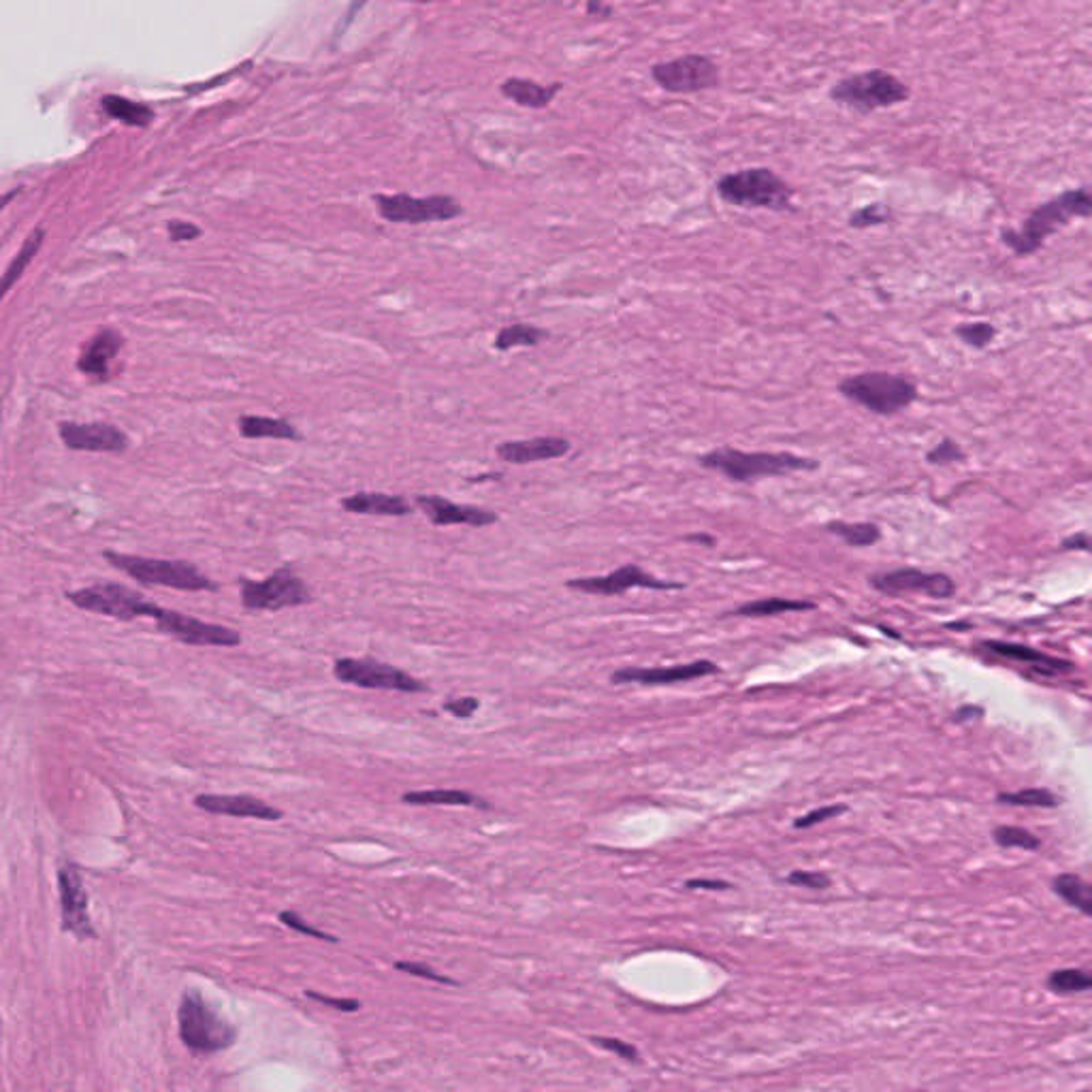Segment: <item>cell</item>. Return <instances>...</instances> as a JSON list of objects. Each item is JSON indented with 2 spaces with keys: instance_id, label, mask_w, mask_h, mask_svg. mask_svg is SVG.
Here are the masks:
<instances>
[{
  "instance_id": "obj_1",
  "label": "cell",
  "mask_w": 1092,
  "mask_h": 1092,
  "mask_svg": "<svg viewBox=\"0 0 1092 1092\" xmlns=\"http://www.w3.org/2000/svg\"><path fill=\"white\" fill-rule=\"evenodd\" d=\"M698 465L717 472L732 482L751 485L760 478L788 476L793 472H815L817 459L800 457L793 452H747L732 446H719L698 455Z\"/></svg>"
},
{
  "instance_id": "obj_2",
  "label": "cell",
  "mask_w": 1092,
  "mask_h": 1092,
  "mask_svg": "<svg viewBox=\"0 0 1092 1092\" xmlns=\"http://www.w3.org/2000/svg\"><path fill=\"white\" fill-rule=\"evenodd\" d=\"M717 196L723 203L745 209H769L775 214L796 211V188L769 167H747L721 176L715 182Z\"/></svg>"
},
{
  "instance_id": "obj_3",
  "label": "cell",
  "mask_w": 1092,
  "mask_h": 1092,
  "mask_svg": "<svg viewBox=\"0 0 1092 1092\" xmlns=\"http://www.w3.org/2000/svg\"><path fill=\"white\" fill-rule=\"evenodd\" d=\"M1088 216H1092V190H1067L1034 209L1018 231L1005 229L1001 233V241L1020 257H1027V254L1039 250L1045 237L1056 233L1071 218Z\"/></svg>"
},
{
  "instance_id": "obj_4",
  "label": "cell",
  "mask_w": 1092,
  "mask_h": 1092,
  "mask_svg": "<svg viewBox=\"0 0 1092 1092\" xmlns=\"http://www.w3.org/2000/svg\"><path fill=\"white\" fill-rule=\"evenodd\" d=\"M101 555L109 565H113V568L122 570L126 576H131L144 587L161 585V587L178 589V591H209V593H216L220 589L216 580H211L190 561L152 559L141 555H129V552H118L111 548H105Z\"/></svg>"
},
{
  "instance_id": "obj_5",
  "label": "cell",
  "mask_w": 1092,
  "mask_h": 1092,
  "mask_svg": "<svg viewBox=\"0 0 1092 1092\" xmlns=\"http://www.w3.org/2000/svg\"><path fill=\"white\" fill-rule=\"evenodd\" d=\"M847 402L867 408L877 417H895L917 400L915 382L901 374L862 372L839 380L836 385Z\"/></svg>"
},
{
  "instance_id": "obj_6",
  "label": "cell",
  "mask_w": 1092,
  "mask_h": 1092,
  "mask_svg": "<svg viewBox=\"0 0 1092 1092\" xmlns=\"http://www.w3.org/2000/svg\"><path fill=\"white\" fill-rule=\"evenodd\" d=\"M910 94V86L905 81L882 68L847 75L836 81L828 92L832 103L862 113V116L905 103Z\"/></svg>"
},
{
  "instance_id": "obj_7",
  "label": "cell",
  "mask_w": 1092,
  "mask_h": 1092,
  "mask_svg": "<svg viewBox=\"0 0 1092 1092\" xmlns=\"http://www.w3.org/2000/svg\"><path fill=\"white\" fill-rule=\"evenodd\" d=\"M178 1023L183 1045L194 1054L222 1052L237 1039V1029L229 1020H224L211 1010L207 1001L194 990L183 992L178 1010Z\"/></svg>"
},
{
  "instance_id": "obj_8",
  "label": "cell",
  "mask_w": 1092,
  "mask_h": 1092,
  "mask_svg": "<svg viewBox=\"0 0 1092 1092\" xmlns=\"http://www.w3.org/2000/svg\"><path fill=\"white\" fill-rule=\"evenodd\" d=\"M64 598L73 606H77L79 611L111 617L124 623L137 621L141 617L156 619L163 611L159 604L148 600L141 591L129 589L122 583H111V580L81 587L75 591H66Z\"/></svg>"
},
{
  "instance_id": "obj_9",
  "label": "cell",
  "mask_w": 1092,
  "mask_h": 1092,
  "mask_svg": "<svg viewBox=\"0 0 1092 1092\" xmlns=\"http://www.w3.org/2000/svg\"><path fill=\"white\" fill-rule=\"evenodd\" d=\"M241 606L248 613H278L293 606H305L314 600V593L305 580L295 574L291 565H282L263 580H239Z\"/></svg>"
},
{
  "instance_id": "obj_10",
  "label": "cell",
  "mask_w": 1092,
  "mask_h": 1092,
  "mask_svg": "<svg viewBox=\"0 0 1092 1092\" xmlns=\"http://www.w3.org/2000/svg\"><path fill=\"white\" fill-rule=\"evenodd\" d=\"M651 79L668 94H700L721 83L717 62L706 54H683L678 59L651 64Z\"/></svg>"
},
{
  "instance_id": "obj_11",
  "label": "cell",
  "mask_w": 1092,
  "mask_h": 1092,
  "mask_svg": "<svg viewBox=\"0 0 1092 1092\" xmlns=\"http://www.w3.org/2000/svg\"><path fill=\"white\" fill-rule=\"evenodd\" d=\"M374 203L378 214L389 222L402 224H423V222H448L463 216V205L455 196L431 194V196H413V194H376Z\"/></svg>"
},
{
  "instance_id": "obj_12",
  "label": "cell",
  "mask_w": 1092,
  "mask_h": 1092,
  "mask_svg": "<svg viewBox=\"0 0 1092 1092\" xmlns=\"http://www.w3.org/2000/svg\"><path fill=\"white\" fill-rule=\"evenodd\" d=\"M333 674L339 683L357 685L361 689H389L402 693H425L429 687L423 680L408 674L402 668L391 664H382L376 660H354L339 658L333 664Z\"/></svg>"
},
{
  "instance_id": "obj_13",
  "label": "cell",
  "mask_w": 1092,
  "mask_h": 1092,
  "mask_svg": "<svg viewBox=\"0 0 1092 1092\" xmlns=\"http://www.w3.org/2000/svg\"><path fill=\"white\" fill-rule=\"evenodd\" d=\"M156 630L188 647L233 649L244 643L241 641V634L231 628L216 626V623H207L178 611H165V608L156 617Z\"/></svg>"
},
{
  "instance_id": "obj_14",
  "label": "cell",
  "mask_w": 1092,
  "mask_h": 1092,
  "mask_svg": "<svg viewBox=\"0 0 1092 1092\" xmlns=\"http://www.w3.org/2000/svg\"><path fill=\"white\" fill-rule=\"evenodd\" d=\"M565 587L572 589V591L589 593V595H604V598H611V595H621V593H626L632 587L651 589V591H680V589H685L683 583H672V580L656 578L654 574H649L645 568H641V565H636V563L619 565V568L613 574H608V576H589V578L565 580Z\"/></svg>"
},
{
  "instance_id": "obj_15",
  "label": "cell",
  "mask_w": 1092,
  "mask_h": 1092,
  "mask_svg": "<svg viewBox=\"0 0 1092 1092\" xmlns=\"http://www.w3.org/2000/svg\"><path fill=\"white\" fill-rule=\"evenodd\" d=\"M59 890L62 907V930L75 934L79 941L96 939V930L90 919V901L83 888V879L73 862H62L59 867Z\"/></svg>"
},
{
  "instance_id": "obj_16",
  "label": "cell",
  "mask_w": 1092,
  "mask_h": 1092,
  "mask_svg": "<svg viewBox=\"0 0 1092 1092\" xmlns=\"http://www.w3.org/2000/svg\"><path fill=\"white\" fill-rule=\"evenodd\" d=\"M873 589L888 593V595H901V593H924L928 598H949L954 595L956 587L952 578L945 574H930L921 572L915 568H899L875 574L869 578Z\"/></svg>"
},
{
  "instance_id": "obj_17",
  "label": "cell",
  "mask_w": 1092,
  "mask_h": 1092,
  "mask_svg": "<svg viewBox=\"0 0 1092 1092\" xmlns=\"http://www.w3.org/2000/svg\"><path fill=\"white\" fill-rule=\"evenodd\" d=\"M719 674V666L708 660H696L691 664H678V666H658V668H619L611 674L613 685H630L638 683L645 687L656 685H674L685 683V680H696L704 676Z\"/></svg>"
},
{
  "instance_id": "obj_18",
  "label": "cell",
  "mask_w": 1092,
  "mask_h": 1092,
  "mask_svg": "<svg viewBox=\"0 0 1092 1092\" xmlns=\"http://www.w3.org/2000/svg\"><path fill=\"white\" fill-rule=\"evenodd\" d=\"M59 435L68 450L124 452L131 444L129 435L109 423L62 421L59 425Z\"/></svg>"
},
{
  "instance_id": "obj_19",
  "label": "cell",
  "mask_w": 1092,
  "mask_h": 1092,
  "mask_svg": "<svg viewBox=\"0 0 1092 1092\" xmlns=\"http://www.w3.org/2000/svg\"><path fill=\"white\" fill-rule=\"evenodd\" d=\"M415 504L423 510L437 528H448V525H470V528H487V525H495L500 521L498 513L493 510H485L478 506H463L455 504L442 495H419Z\"/></svg>"
},
{
  "instance_id": "obj_20",
  "label": "cell",
  "mask_w": 1092,
  "mask_h": 1092,
  "mask_svg": "<svg viewBox=\"0 0 1092 1092\" xmlns=\"http://www.w3.org/2000/svg\"><path fill=\"white\" fill-rule=\"evenodd\" d=\"M194 806L211 815H226V817H241V819L278 821L285 817V811H280L278 806L267 804L257 796H248V793H239V796H224V793H198L194 798Z\"/></svg>"
},
{
  "instance_id": "obj_21",
  "label": "cell",
  "mask_w": 1092,
  "mask_h": 1092,
  "mask_svg": "<svg viewBox=\"0 0 1092 1092\" xmlns=\"http://www.w3.org/2000/svg\"><path fill=\"white\" fill-rule=\"evenodd\" d=\"M572 450V442L561 435H541L530 439H508L495 452L510 465H530L538 461L561 459Z\"/></svg>"
},
{
  "instance_id": "obj_22",
  "label": "cell",
  "mask_w": 1092,
  "mask_h": 1092,
  "mask_svg": "<svg viewBox=\"0 0 1092 1092\" xmlns=\"http://www.w3.org/2000/svg\"><path fill=\"white\" fill-rule=\"evenodd\" d=\"M124 346V337L116 329L98 331L88 344H83L77 359V370L96 380L109 378V365Z\"/></svg>"
},
{
  "instance_id": "obj_23",
  "label": "cell",
  "mask_w": 1092,
  "mask_h": 1092,
  "mask_svg": "<svg viewBox=\"0 0 1092 1092\" xmlns=\"http://www.w3.org/2000/svg\"><path fill=\"white\" fill-rule=\"evenodd\" d=\"M563 83H541L528 77H508L500 83V94L525 109H546L561 94Z\"/></svg>"
},
{
  "instance_id": "obj_24",
  "label": "cell",
  "mask_w": 1092,
  "mask_h": 1092,
  "mask_svg": "<svg viewBox=\"0 0 1092 1092\" xmlns=\"http://www.w3.org/2000/svg\"><path fill=\"white\" fill-rule=\"evenodd\" d=\"M339 506L352 515H370V517H408L413 515L415 506L402 495L389 493H354L339 500Z\"/></svg>"
},
{
  "instance_id": "obj_25",
  "label": "cell",
  "mask_w": 1092,
  "mask_h": 1092,
  "mask_svg": "<svg viewBox=\"0 0 1092 1092\" xmlns=\"http://www.w3.org/2000/svg\"><path fill=\"white\" fill-rule=\"evenodd\" d=\"M980 647L992 656L1034 666V668H1037L1045 676H1052L1056 672L1060 674L1062 670H1073V666L1069 662L1056 660L1052 656L1043 654V651H1037V649L1027 647V645H1016V643H1005V641H984Z\"/></svg>"
},
{
  "instance_id": "obj_26",
  "label": "cell",
  "mask_w": 1092,
  "mask_h": 1092,
  "mask_svg": "<svg viewBox=\"0 0 1092 1092\" xmlns=\"http://www.w3.org/2000/svg\"><path fill=\"white\" fill-rule=\"evenodd\" d=\"M402 802L415 806H474L480 811L491 808V802L467 789H415L402 793Z\"/></svg>"
},
{
  "instance_id": "obj_27",
  "label": "cell",
  "mask_w": 1092,
  "mask_h": 1092,
  "mask_svg": "<svg viewBox=\"0 0 1092 1092\" xmlns=\"http://www.w3.org/2000/svg\"><path fill=\"white\" fill-rule=\"evenodd\" d=\"M237 427H239V433L244 437H248V439L274 437V439H293V442H300V439H303V435L297 431L295 425L285 421V419L244 415V417H239Z\"/></svg>"
},
{
  "instance_id": "obj_28",
  "label": "cell",
  "mask_w": 1092,
  "mask_h": 1092,
  "mask_svg": "<svg viewBox=\"0 0 1092 1092\" xmlns=\"http://www.w3.org/2000/svg\"><path fill=\"white\" fill-rule=\"evenodd\" d=\"M815 608H817V604L808 602V600L764 598V600H754V602L736 606L734 611L728 613V617L758 619V617H775V615H784V613H806V611H815Z\"/></svg>"
},
{
  "instance_id": "obj_29",
  "label": "cell",
  "mask_w": 1092,
  "mask_h": 1092,
  "mask_svg": "<svg viewBox=\"0 0 1092 1092\" xmlns=\"http://www.w3.org/2000/svg\"><path fill=\"white\" fill-rule=\"evenodd\" d=\"M550 337L548 329L538 327V324L530 322H515L502 327L493 339V348L498 352H508L515 348H536Z\"/></svg>"
},
{
  "instance_id": "obj_30",
  "label": "cell",
  "mask_w": 1092,
  "mask_h": 1092,
  "mask_svg": "<svg viewBox=\"0 0 1092 1092\" xmlns=\"http://www.w3.org/2000/svg\"><path fill=\"white\" fill-rule=\"evenodd\" d=\"M101 109L109 118L118 120L126 126H137V129H146V126H150V122L154 120L152 107L144 103H135L131 98L120 94H105L101 98Z\"/></svg>"
},
{
  "instance_id": "obj_31",
  "label": "cell",
  "mask_w": 1092,
  "mask_h": 1092,
  "mask_svg": "<svg viewBox=\"0 0 1092 1092\" xmlns=\"http://www.w3.org/2000/svg\"><path fill=\"white\" fill-rule=\"evenodd\" d=\"M1052 888L1062 901L1069 903L1071 907H1075L1077 911H1082V913L1092 917V884L1084 882L1082 877L1065 873V875H1058L1054 879Z\"/></svg>"
},
{
  "instance_id": "obj_32",
  "label": "cell",
  "mask_w": 1092,
  "mask_h": 1092,
  "mask_svg": "<svg viewBox=\"0 0 1092 1092\" xmlns=\"http://www.w3.org/2000/svg\"><path fill=\"white\" fill-rule=\"evenodd\" d=\"M44 239H46V231L44 229H35L31 235H28L24 239V244L20 248V252L16 254V259L11 261V265L7 267V272L3 274V285H0V291H3V297L11 291V287L16 285V282L22 278L24 269L33 263V259L37 257V252L41 250V246H44Z\"/></svg>"
},
{
  "instance_id": "obj_33",
  "label": "cell",
  "mask_w": 1092,
  "mask_h": 1092,
  "mask_svg": "<svg viewBox=\"0 0 1092 1092\" xmlns=\"http://www.w3.org/2000/svg\"><path fill=\"white\" fill-rule=\"evenodd\" d=\"M826 530L834 534L836 538L849 546H871L877 545L882 538V530L875 523H845V521H830Z\"/></svg>"
},
{
  "instance_id": "obj_34",
  "label": "cell",
  "mask_w": 1092,
  "mask_h": 1092,
  "mask_svg": "<svg viewBox=\"0 0 1092 1092\" xmlns=\"http://www.w3.org/2000/svg\"><path fill=\"white\" fill-rule=\"evenodd\" d=\"M1047 988L1056 995H1082L1092 990V973L1084 969H1058L1049 973Z\"/></svg>"
},
{
  "instance_id": "obj_35",
  "label": "cell",
  "mask_w": 1092,
  "mask_h": 1092,
  "mask_svg": "<svg viewBox=\"0 0 1092 1092\" xmlns=\"http://www.w3.org/2000/svg\"><path fill=\"white\" fill-rule=\"evenodd\" d=\"M1003 804H1016V806H1041V808H1054L1060 804V798L1054 796L1052 791L1045 788H1029L1020 791H1001L997 796Z\"/></svg>"
},
{
  "instance_id": "obj_36",
  "label": "cell",
  "mask_w": 1092,
  "mask_h": 1092,
  "mask_svg": "<svg viewBox=\"0 0 1092 1092\" xmlns=\"http://www.w3.org/2000/svg\"><path fill=\"white\" fill-rule=\"evenodd\" d=\"M995 841L1001 847H1018V849H1029V852H1034V849L1041 847V841L1037 836L1018 826H999L995 830Z\"/></svg>"
},
{
  "instance_id": "obj_37",
  "label": "cell",
  "mask_w": 1092,
  "mask_h": 1092,
  "mask_svg": "<svg viewBox=\"0 0 1092 1092\" xmlns=\"http://www.w3.org/2000/svg\"><path fill=\"white\" fill-rule=\"evenodd\" d=\"M890 218H892V211L884 203H871L852 211V216H849L847 222L852 229H871V226L886 224Z\"/></svg>"
},
{
  "instance_id": "obj_38",
  "label": "cell",
  "mask_w": 1092,
  "mask_h": 1092,
  "mask_svg": "<svg viewBox=\"0 0 1092 1092\" xmlns=\"http://www.w3.org/2000/svg\"><path fill=\"white\" fill-rule=\"evenodd\" d=\"M995 333H997L995 327L988 322H969L956 329V335L962 339V342L973 348H986L992 342Z\"/></svg>"
},
{
  "instance_id": "obj_39",
  "label": "cell",
  "mask_w": 1092,
  "mask_h": 1092,
  "mask_svg": "<svg viewBox=\"0 0 1092 1092\" xmlns=\"http://www.w3.org/2000/svg\"><path fill=\"white\" fill-rule=\"evenodd\" d=\"M849 811L847 804H830V806H819L815 808V811H808L806 815L793 819V828L796 830H806V828H813L817 824H821V821H828L832 817H839L843 813Z\"/></svg>"
},
{
  "instance_id": "obj_40",
  "label": "cell",
  "mask_w": 1092,
  "mask_h": 1092,
  "mask_svg": "<svg viewBox=\"0 0 1092 1092\" xmlns=\"http://www.w3.org/2000/svg\"><path fill=\"white\" fill-rule=\"evenodd\" d=\"M280 921H282V924H285V926L297 930V932L307 934V937H316V939H320V941H329V943H335V941H337V939L333 937V934H327V932H322V930H318V928H314V926H309L307 921H305L300 913H295V911H282V913H280Z\"/></svg>"
},
{
  "instance_id": "obj_41",
  "label": "cell",
  "mask_w": 1092,
  "mask_h": 1092,
  "mask_svg": "<svg viewBox=\"0 0 1092 1092\" xmlns=\"http://www.w3.org/2000/svg\"><path fill=\"white\" fill-rule=\"evenodd\" d=\"M786 882L789 886H798V888H808V890H826L832 882L830 877L824 875V873H811V871H793L788 875Z\"/></svg>"
},
{
  "instance_id": "obj_42",
  "label": "cell",
  "mask_w": 1092,
  "mask_h": 1092,
  "mask_svg": "<svg viewBox=\"0 0 1092 1092\" xmlns=\"http://www.w3.org/2000/svg\"><path fill=\"white\" fill-rule=\"evenodd\" d=\"M400 971H406L410 975L415 977H423V980H429V982H437V984H448V986H457L455 980H450V977L446 975H439L437 971H433L431 967H427V964H421V962H397L395 964Z\"/></svg>"
},
{
  "instance_id": "obj_43",
  "label": "cell",
  "mask_w": 1092,
  "mask_h": 1092,
  "mask_svg": "<svg viewBox=\"0 0 1092 1092\" xmlns=\"http://www.w3.org/2000/svg\"><path fill=\"white\" fill-rule=\"evenodd\" d=\"M962 457H964V455H962L960 446L954 444V442H949V439H943L941 444L934 446V448L928 452V455H926L928 463H932V465H947V463L960 461Z\"/></svg>"
},
{
  "instance_id": "obj_44",
  "label": "cell",
  "mask_w": 1092,
  "mask_h": 1092,
  "mask_svg": "<svg viewBox=\"0 0 1092 1092\" xmlns=\"http://www.w3.org/2000/svg\"><path fill=\"white\" fill-rule=\"evenodd\" d=\"M591 1041H593L595 1045H600V1047L608 1049V1052L617 1054V1056L623 1058V1060H628V1062H636V1060H638V1049H636L634 1045L626 1043V1041L615 1039V1037H591Z\"/></svg>"
},
{
  "instance_id": "obj_45",
  "label": "cell",
  "mask_w": 1092,
  "mask_h": 1092,
  "mask_svg": "<svg viewBox=\"0 0 1092 1092\" xmlns=\"http://www.w3.org/2000/svg\"><path fill=\"white\" fill-rule=\"evenodd\" d=\"M478 698H472V696H463V698H455V700H446L442 704V708L446 713H450L452 717L457 719H467L472 717L476 711H478Z\"/></svg>"
},
{
  "instance_id": "obj_46",
  "label": "cell",
  "mask_w": 1092,
  "mask_h": 1092,
  "mask_svg": "<svg viewBox=\"0 0 1092 1092\" xmlns=\"http://www.w3.org/2000/svg\"><path fill=\"white\" fill-rule=\"evenodd\" d=\"M167 233H169V237H172V241H176V244H180V241H192V239H196L198 235H201V229H198V226L192 224V222L172 220V222H167Z\"/></svg>"
},
{
  "instance_id": "obj_47",
  "label": "cell",
  "mask_w": 1092,
  "mask_h": 1092,
  "mask_svg": "<svg viewBox=\"0 0 1092 1092\" xmlns=\"http://www.w3.org/2000/svg\"><path fill=\"white\" fill-rule=\"evenodd\" d=\"M307 999H314L318 1003H324V1005H333L335 1010H342V1012H357L361 1010V1003L359 1001H346V999H331V997H324V995H316V992H305Z\"/></svg>"
},
{
  "instance_id": "obj_48",
  "label": "cell",
  "mask_w": 1092,
  "mask_h": 1092,
  "mask_svg": "<svg viewBox=\"0 0 1092 1092\" xmlns=\"http://www.w3.org/2000/svg\"><path fill=\"white\" fill-rule=\"evenodd\" d=\"M687 890H730L732 886L721 879H689L685 882Z\"/></svg>"
},
{
  "instance_id": "obj_49",
  "label": "cell",
  "mask_w": 1092,
  "mask_h": 1092,
  "mask_svg": "<svg viewBox=\"0 0 1092 1092\" xmlns=\"http://www.w3.org/2000/svg\"><path fill=\"white\" fill-rule=\"evenodd\" d=\"M585 11H587V16H591V18H595V16H600V18L613 16V7L602 5V3H589V5L585 7Z\"/></svg>"
},
{
  "instance_id": "obj_50",
  "label": "cell",
  "mask_w": 1092,
  "mask_h": 1092,
  "mask_svg": "<svg viewBox=\"0 0 1092 1092\" xmlns=\"http://www.w3.org/2000/svg\"><path fill=\"white\" fill-rule=\"evenodd\" d=\"M685 541L696 543V545H704V546H715L717 545L715 536H711V534H687Z\"/></svg>"
},
{
  "instance_id": "obj_51",
  "label": "cell",
  "mask_w": 1092,
  "mask_h": 1092,
  "mask_svg": "<svg viewBox=\"0 0 1092 1092\" xmlns=\"http://www.w3.org/2000/svg\"><path fill=\"white\" fill-rule=\"evenodd\" d=\"M984 711L980 706H962L960 711L956 713V721H967V719H973V717H982Z\"/></svg>"
},
{
  "instance_id": "obj_52",
  "label": "cell",
  "mask_w": 1092,
  "mask_h": 1092,
  "mask_svg": "<svg viewBox=\"0 0 1092 1092\" xmlns=\"http://www.w3.org/2000/svg\"><path fill=\"white\" fill-rule=\"evenodd\" d=\"M1062 546L1065 548H1090L1092 543L1088 541L1086 536H1069L1065 543H1062Z\"/></svg>"
}]
</instances>
